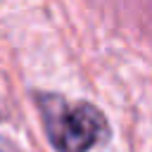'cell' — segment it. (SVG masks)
<instances>
[{
    "label": "cell",
    "mask_w": 152,
    "mask_h": 152,
    "mask_svg": "<svg viewBox=\"0 0 152 152\" xmlns=\"http://www.w3.org/2000/svg\"><path fill=\"white\" fill-rule=\"evenodd\" d=\"M52 145L59 152H86L107 135L102 114L86 102H66L59 95L38 100Z\"/></svg>",
    "instance_id": "6da1fadb"
},
{
    "label": "cell",
    "mask_w": 152,
    "mask_h": 152,
    "mask_svg": "<svg viewBox=\"0 0 152 152\" xmlns=\"http://www.w3.org/2000/svg\"><path fill=\"white\" fill-rule=\"evenodd\" d=\"M0 152H19L17 147H12L10 142H5V140H0Z\"/></svg>",
    "instance_id": "7a4b0ae2"
}]
</instances>
